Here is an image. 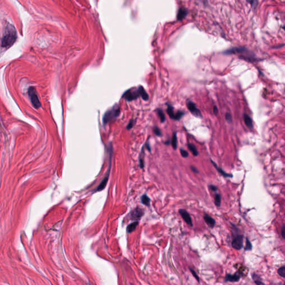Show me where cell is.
<instances>
[{"mask_svg":"<svg viewBox=\"0 0 285 285\" xmlns=\"http://www.w3.org/2000/svg\"><path fill=\"white\" fill-rule=\"evenodd\" d=\"M139 96V93L137 89V90H129L128 91H126L124 94L123 95V97L126 99V100L132 101L135 100L138 98Z\"/></svg>","mask_w":285,"mask_h":285,"instance_id":"6","label":"cell"},{"mask_svg":"<svg viewBox=\"0 0 285 285\" xmlns=\"http://www.w3.org/2000/svg\"><path fill=\"white\" fill-rule=\"evenodd\" d=\"M138 222H134L133 223H130L127 227V231H128V233H130V232L134 231L135 229H136V227L138 226Z\"/></svg>","mask_w":285,"mask_h":285,"instance_id":"22","label":"cell"},{"mask_svg":"<svg viewBox=\"0 0 285 285\" xmlns=\"http://www.w3.org/2000/svg\"><path fill=\"white\" fill-rule=\"evenodd\" d=\"M187 105L188 108L189 109V110L191 111V113L193 116H196L197 118H202V115L201 111L197 108V106H196V104L193 102L188 101L187 103Z\"/></svg>","mask_w":285,"mask_h":285,"instance_id":"5","label":"cell"},{"mask_svg":"<svg viewBox=\"0 0 285 285\" xmlns=\"http://www.w3.org/2000/svg\"><path fill=\"white\" fill-rule=\"evenodd\" d=\"M141 201L142 204H144L145 206H149L150 205V199L149 197H148L147 195H143L142 198H141Z\"/></svg>","mask_w":285,"mask_h":285,"instance_id":"23","label":"cell"},{"mask_svg":"<svg viewBox=\"0 0 285 285\" xmlns=\"http://www.w3.org/2000/svg\"><path fill=\"white\" fill-rule=\"evenodd\" d=\"M252 249V245L251 244V242L248 239V238H246V246L245 247V251H251Z\"/></svg>","mask_w":285,"mask_h":285,"instance_id":"25","label":"cell"},{"mask_svg":"<svg viewBox=\"0 0 285 285\" xmlns=\"http://www.w3.org/2000/svg\"><path fill=\"white\" fill-rule=\"evenodd\" d=\"M120 108L119 106H113L112 108L107 111L103 116V121L104 124H106L110 121L118 117L120 114Z\"/></svg>","mask_w":285,"mask_h":285,"instance_id":"2","label":"cell"},{"mask_svg":"<svg viewBox=\"0 0 285 285\" xmlns=\"http://www.w3.org/2000/svg\"><path fill=\"white\" fill-rule=\"evenodd\" d=\"M213 113L216 116H217V115L218 114V109L217 108V107L216 106H214Z\"/></svg>","mask_w":285,"mask_h":285,"instance_id":"36","label":"cell"},{"mask_svg":"<svg viewBox=\"0 0 285 285\" xmlns=\"http://www.w3.org/2000/svg\"><path fill=\"white\" fill-rule=\"evenodd\" d=\"M245 47H234L223 52L224 54H234L236 53H242L246 51Z\"/></svg>","mask_w":285,"mask_h":285,"instance_id":"12","label":"cell"},{"mask_svg":"<svg viewBox=\"0 0 285 285\" xmlns=\"http://www.w3.org/2000/svg\"><path fill=\"white\" fill-rule=\"evenodd\" d=\"M243 119H244V121H245V124L248 128L253 129V123H252V119H251V117L250 116L247 115V114H244Z\"/></svg>","mask_w":285,"mask_h":285,"instance_id":"14","label":"cell"},{"mask_svg":"<svg viewBox=\"0 0 285 285\" xmlns=\"http://www.w3.org/2000/svg\"><path fill=\"white\" fill-rule=\"evenodd\" d=\"M138 90L139 93V96H141L144 100H148L149 99V95L142 86H139Z\"/></svg>","mask_w":285,"mask_h":285,"instance_id":"16","label":"cell"},{"mask_svg":"<svg viewBox=\"0 0 285 285\" xmlns=\"http://www.w3.org/2000/svg\"><path fill=\"white\" fill-rule=\"evenodd\" d=\"M187 147L188 148L189 150L192 153L193 155L195 156V157H196V156L198 155V150H197V148L193 144L188 143L187 144Z\"/></svg>","mask_w":285,"mask_h":285,"instance_id":"17","label":"cell"},{"mask_svg":"<svg viewBox=\"0 0 285 285\" xmlns=\"http://www.w3.org/2000/svg\"><path fill=\"white\" fill-rule=\"evenodd\" d=\"M28 93H29V95L30 98L31 103L32 104L33 106L35 108H39L41 106V103H40L39 96L37 95L36 90L34 87H30L29 89Z\"/></svg>","mask_w":285,"mask_h":285,"instance_id":"3","label":"cell"},{"mask_svg":"<svg viewBox=\"0 0 285 285\" xmlns=\"http://www.w3.org/2000/svg\"><path fill=\"white\" fill-rule=\"evenodd\" d=\"M171 144H172L173 148L175 150H176L177 148V144H178V140H177V133H175V132H174L173 134Z\"/></svg>","mask_w":285,"mask_h":285,"instance_id":"19","label":"cell"},{"mask_svg":"<svg viewBox=\"0 0 285 285\" xmlns=\"http://www.w3.org/2000/svg\"><path fill=\"white\" fill-rule=\"evenodd\" d=\"M109 168L108 172L106 173V175L105 177L104 178L103 180L101 181L100 184L99 185L98 188H96V192L101 191L105 188L106 186L107 185V183L108 182L109 177V174H110V169L111 168V163H110V165H109Z\"/></svg>","mask_w":285,"mask_h":285,"instance_id":"8","label":"cell"},{"mask_svg":"<svg viewBox=\"0 0 285 285\" xmlns=\"http://www.w3.org/2000/svg\"><path fill=\"white\" fill-rule=\"evenodd\" d=\"M187 10L185 9V8H180L178 13H177V19L179 21H181L185 18L187 15Z\"/></svg>","mask_w":285,"mask_h":285,"instance_id":"15","label":"cell"},{"mask_svg":"<svg viewBox=\"0 0 285 285\" xmlns=\"http://www.w3.org/2000/svg\"><path fill=\"white\" fill-rule=\"evenodd\" d=\"M146 146H147V148L148 150L150 152V151H151V148H150L149 144L148 143H147V144H146Z\"/></svg>","mask_w":285,"mask_h":285,"instance_id":"37","label":"cell"},{"mask_svg":"<svg viewBox=\"0 0 285 285\" xmlns=\"http://www.w3.org/2000/svg\"><path fill=\"white\" fill-rule=\"evenodd\" d=\"M143 214H144L143 210L139 208H137L130 213V217L132 219L137 221L142 216Z\"/></svg>","mask_w":285,"mask_h":285,"instance_id":"9","label":"cell"},{"mask_svg":"<svg viewBox=\"0 0 285 285\" xmlns=\"http://www.w3.org/2000/svg\"><path fill=\"white\" fill-rule=\"evenodd\" d=\"M189 270L191 271V272L192 273L193 276H194V277L197 280L198 282H199V277H198V276L197 275L196 272H195V271L193 270L191 268H189Z\"/></svg>","mask_w":285,"mask_h":285,"instance_id":"30","label":"cell"},{"mask_svg":"<svg viewBox=\"0 0 285 285\" xmlns=\"http://www.w3.org/2000/svg\"><path fill=\"white\" fill-rule=\"evenodd\" d=\"M278 274L281 277H282L283 278L285 277V267L284 266H283L282 267H281L280 268H279L277 271Z\"/></svg>","mask_w":285,"mask_h":285,"instance_id":"26","label":"cell"},{"mask_svg":"<svg viewBox=\"0 0 285 285\" xmlns=\"http://www.w3.org/2000/svg\"><path fill=\"white\" fill-rule=\"evenodd\" d=\"M170 143V142L169 140H167V142H165V144H166V145H169Z\"/></svg>","mask_w":285,"mask_h":285,"instance_id":"38","label":"cell"},{"mask_svg":"<svg viewBox=\"0 0 285 285\" xmlns=\"http://www.w3.org/2000/svg\"><path fill=\"white\" fill-rule=\"evenodd\" d=\"M134 124V121H133V120H131L130 121V122L128 124V126H126V128L128 129V130H129L131 128H133Z\"/></svg>","mask_w":285,"mask_h":285,"instance_id":"33","label":"cell"},{"mask_svg":"<svg viewBox=\"0 0 285 285\" xmlns=\"http://www.w3.org/2000/svg\"><path fill=\"white\" fill-rule=\"evenodd\" d=\"M211 162L212 163V164L214 166V167L218 171L219 173L221 175H222L223 177H226V178H232V177H233V175H232V174L227 173L226 172H224L223 170L222 169V168L218 167L217 165L216 164V163L214 162V161H213L212 160H211Z\"/></svg>","mask_w":285,"mask_h":285,"instance_id":"13","label":"cell"},{"mask_svg":"<svg viewBox=\"0 0 285 285\" xmlns=\"http://www.w3.org/2000/svg\"><path fill=\"white\" fill-rule=\"evenodd\" d=\"M226 121H227V122H229V123H232V116H231L230 114L227 113L226 114Z\"/></svg>","mask_w":285,"mask_h":285,"instance_id":"31","label":"cell"},{"mask_svg":"<svg viewBox=\"0 0 285 285\" xmlns=\"http://www.w3.org/2000/svg\"><path fill=\"white\" fill-rule=\"evenodd\" d=\"M17 38L16 32L15 28L9 25L5 30V32L2 39V46L5 47L12 46Z\"/></svg>","mask_w":285,"mask_h":285,"instance_id":"1","label":"cell"},{"mask_svg":"<svg viewBox=\"0 0 285 285\" xmlns=\"http://www.w3.org/2000/svg\"><path fill=\"white\" fill-rule=\"evenodd\" d=\"M191 169L193 172L196 173H199L198 170L197 169L196 167H194V166H191Z\"/></svg>","mask_w":285,"mask_h":285,"instance_id":"35","label":"cell"},{"mask_svg":"<svg viewBox=\"0 0 285 285\" xmlns=\"http://www.w3.org/2000/svg\"><path fill=\"white\" fill-rule=\"evenodd\" d=\"M157 113L158 114L159 117L161 122H162V123H164L165 121L166 118H165V114H164V113H163V111L161 109H157Z\"/></svg>","mask_w":285,"mask_h":285,"instance_id":"24","label":"cell"},{"mask_svg":"<svg viewBox=\"0 0 285 285\" xmlns=\"http://www.w3.org/2000/svg\"><path fill=\"white\" fill-rule=\"evenodd\" d=\"M179 213L182 217V218L185 220V221L191 227L193 226L192 218L189 215V213L184 209H180L179 210Z\"/></svg>","mask_w":285,"mask_h":285,"instance_id":"7","label":"cell"},{"mask_svg":"<svg viewBox=\"0 0 285 285\" xmlns=\"http://www.w3.org/2000/svg\"><path fill=\"white\" fill-rule=\"evenodd\" d=\"M214 204L217 207L221 206V196L218 193H216L214 196Z\"/></svg>","mask_w":285,"mask_h":285,"instance_id":"21","label":"cell"},{"mask_svg":"<svg viewBox=\"0 0 285 285\" xmlns=\"http://www.w3.org/2000/svg\"><path fill=\"white\" fill-rule=\"evenodd\" d=\"M167 111L168 114L170 118H171L172 119L175 120V114L174 112V108H173V107L172 105L168 104V108L167 109Z\"/></svg>","mask_w":285,"mask_h":285,"instance_id":"18","label":"cell"},{"mask_svg":"<svg viewBox=\"0 0 285 285\" xmlns=\"http://www.w3.org/2000/svg\"><path fill=\"white\" fill-rule=\"evenodd\" d=\"M204 220L205 222L207 224L209 227L210 228L213 229L215 226L216 224V221L212 217L210 216L208 214H204Z\"/></svg>","mask_w":285,"mask_h":285,"instance_id":"11","label":"cell"},{"mask_svg":"<svg viewBox=\"0 0 285 285\" xmlns=\"http://www.w3.org/2000/svg\"><path fill=\"white\" fill-rule=\"evenodd\" d=\"M153 131H154V133H155V135H157L158 137H161L162 135L161 130H160L159 128H158L157 126L154 127Z\"/></svg>","mask_w":285,"mask_h":285,"instance_id":"28","label":"cell"},{"mask_svg":"<svg viewBox=\"0 0 285 285\" xmlns=\"http://www.w3.org/2000/svg\"><path fill=\"white\" fill-rule=\"evenodd\" d=\"M241 278V275H239L237 273H234V275H232L230 273L227 274L224 280L226 282H238Z\"/></svg>","mask_w":285,"mask_h":285,"instance_id":"10","label":"cell"},{"mask_svg":"<svg viewBox=\"0 0 285 285\" xmlns=\"http://www.w3.org/2000/svg\"><path fill=\"white\" fill-rule=\"evenodd\" d=\"M243 236L237 234L232 241V247L236 250H240L243 247Z\"/></svg>","mask_w":285,"mask_h":285,"instance_id":"4","label":"cell"},{"mask_svg":"<svg viewBox=\"0 0 285 285\" xmlns=\"http://www.w3.org/2000/svg\"><path fill=\"white\" fill-rule=\"evenodd\" d=\"M184 114H185V113H184V112L181 111H178L177 113H175V121H180L182 116H184Z\"/></svg>","mask_w":285,"mask_h":285,"instance_id":"27","label":"cell"},{"mask_svg":"<svg viewBox=\"0 0 285 285\" xmlns=\"http://www.w3.org/2000/svg\"><path fill=\"white\" fill-rule=\"evenodd\" d=\"M252 278L253 279L254 282H255L257 285H266L264 283L261 281L260 278L259 276L256 275V273H253L252 274Z\"/></svg>","mask_w":285,"mask_h":285,"instance_id":"20","label":"cell"},{"mask_svg":"<svg viewBox=\"0 0 285 285\" xmlns=\"http://www.w3.org/2000/svg\"><path fill=\"white\" fill-rule=\"evenodd\" d=\"M208 188H209V189H210V190H211V191H214V192H216L217 191V189H218L217 187L216 186H214V185H209V186H208Z\"/></svg>","mask_w":285,"mask_h":285,"instance_id":"32","label":"cell"},{"mask_svg":"<svg viewBox=\"0 0 285 285\" xmlns=\"http://www.w3.org/2000/svg\"><path fill=\"white\" fill-rule=\"evenodd\" d=\"M180 152L181 155L183 157L185 158L188 157L189 154H188V152H187V150H185V149H183L182 148H180Z\"/></svg>","mask_w":285,"mask_h":285,"instance_id":"29","label":"cell"},{"mask_svg":"<svg viewBox=\"0 0 285 285\" xmlns=\"http://www.w3.org/2000/svg\"><path fill=\"white\" fill-rule=\"evenodd\" d=\"M285 226H284V225H283L282 227V229H281V235H282V237L283 239H285Z\"/></svg>","mask_w":285,"mask_h":285,"instance_id":"34","label":"cell"}]
</instances>
